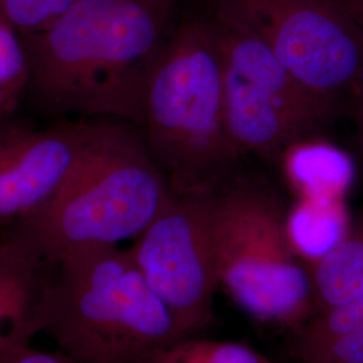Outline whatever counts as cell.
Segmentation results:
<instances>
[{"mask_svg":"<svg viewBox=\"0 0 363 363\" xmlns=\"http://www.w3.org/2000/svg\"><path fill=\"white\" fill-rule=\"evenodd\" d=\"M169 195L143 135L100 123L77 169L52 199L13 222L11 235L55 264L78 250L135 240Z\"/></svg>","mask_w":363,"mask_h":363,"instance_id":"2","label":"cell"},{"mask_svg":"<svg viewBox=\"0 0 363 363\" xmlns=\"http://www.w3.org/2000/svg\"><path fill=\"white\" fill-rule=\"evenodd\" d=\"M292 363H300V362H294V361H292Z\"/></svg>","mask_w":363,"mask_h":363,"instance_id":"21","label":"cell"},{"mask_svg":"<svg viewBox=\"0 0 363 363\" xmlns=\"http://www.w3.org/2000/svg\"><path fill=\"white\" fill-rule=\"evenodd\" d=\"M334 113L363 91V27L337 0H220Z\"/></svg>","mask_w":363,"mask_h":363,"instance_id":"6","label":"cell"},{"mask_svg":"<svg viewBox=\"0 0 363 363\" xmlns=\"http://www.w3.org/2000/svg\"><path fill=\"white\" fill-rule=\"evenodd\" d=\"M9 124V121L6 118H0V132L4 130V127Z\"/></svg>","mask_w":363,"mask_h":363,"instance_id":"20","label":"cell"},{"mask_svg":"<svg viewBox=\"0 0 363 363\" xmlns=\"http://www.w3.org/2000/svg\"><path fill=\"white\" fill-rule=\"evenodd\" d=\"M4 363H79L65 352L35 350L31 346L16 351Z\"/></svg>","mask_w":363,"mask_h":363,"instance_id":"16","label":"cell"},{"mask_svg":"<svg viewBox=\"0 0 363 363\" xmlns=\"http://www.w3.org/2000/svg\"><path fill=\"white\" fill-rule=\"evenodd\" d=\"M294 362L363 363V298L318 312L291 330Z\"/></svg>","mask_w":363,"mask_h":363,"instance_id":"10","label":"cell"},{"mask_svg":"<svg viewBox=\"0 0 363 363\" xmlns=\"http://www.w3.org/2000/svg\"><path fill=\"white\" fill-rule=\"evenodd\" d=\"M157 1H159L166 10H169V9L172 7V4H174L177 0H157Z\"/></svg>","mask_w":363,"mask_h":363,"instance_id":"19","label":"cell"},{"mask_svg":"<svg viewBox=\"0 0 363 363\" xmlns=\"http://www.w3.org/2000/svg\"><path fill=\"white\" fill-rule=\"evenodd\" d=\"M363 27V0H337Z\"/></svg>","mask_w":363,"mask_h":363,"instance_id":"17","label":"cell"},{"mask_svg":"<svg viewBox=\"0 0 363 363\" xmlns=\"http://www.w3.org/2000/svg\"><path fill=\"white\" fill-rule=\"evenodd\" d=\"M306 265L312 315L363 298V228L351 229L333 250Z\"/></svg>","mask_w":363,"mask_h":363,"instance_id":"11","label":"cell"},{"mask_svg":"<svg viewBox=\"0 0 363 363\" xmlns=\"http://www.w3.org/2000/svg\"><path fill=\"white\" fill-rule=\"evenodd\" d=\"M351 112L355 116V121H357V127H358V132H359V138H361V143L363 145V91L355 99V101L351 104Z\"/></svg>","mask_w":363,"mask_h":363,"instance_id":"18","label":"cell"},{"mask_svg":"<svg viewBox=\"0 0 363 363\" xmlns=\"http://www.w3.org/2000/svg\"><path fill=\"white\" fill-rule=\"evenodd\" d=\"M211 233L220 286L259 322L289 331L312 315L311 283L269 195L235 187L211 196Z\"/></svg>","mask_w":363,"mask_h":363,"instance_id":"5","label":"cell"},{"mask_svg":"<svg viewBox=\"0 0 363 363\" xmlns=\"http://www.w3.org/2000/svg\"><path fill=\"white\" fill-rule=\"evenodd\" d=\"M43 333L79 363H133L181 337L130 249L78 250L52 264Z\"/></svg>","mask_w":363,"mask_h":363,"instance_id":"3","label":"cell"},{"mask_svg":"<svg viewBox=\"0 0 363 363\" xmlns=\"http://www.w3.org/2000/svg\"><path fill=\"white\" fill-rule=\"evenodd\" d=\"M211 196L171 191L166 205L130 247L148 286L184 337H198L211 325L213 301L220 288Z\"/></svg>","mask_w":363,"mask_h":363,"instance_id":"7","label":"cell"},{"mask_svg":"<svg viewBox=\"0 0 363 363\" xmlns=\"http://www.w3.org/2000/svg\"><path fill=\"white\" fill-rule=\"evenodd\" d=\"M142 127L172 193H218L238 154L226 128L220 55L206 23H186L164 43L145 91Z\"/></svg>","mask_w":363,"mask_h":363,"instance_id":"4","label":"cell"},{"mask_svg":"<svg viewBox=\"0 0 363 363\" xmlns=\"http://www.w3.org/2000/svg\"><path fill=\"white\" fill-rule=\"evenodd\" d=\"M52 264L19 238L0 242V363L43 333Z\"/></svg>","mask_w":363,"mask_h":363,"instance_id":"9","label":"cell"},{"mask_svg":"<svg viewBox=\"0 0 363 363\" xmlns=\"http://www.w3.org/2000/svg\"><path fill=\"white\" fill-rule=\"evenodd\" d=\"M167 13L157 0H77L42 31L21 35L30 100L52 116L142 125Z\"/></svg>","mask_w":363,"mask_h":363,"instance_id":"1","label":"cell"},{"mask_svg":"<svg viewBox=\"0 0 363 363\" xmlns=\"http://www.w3.org/2000/svg\"><path fill=\"white\" fill-rule=\"evenodd\" d=\"M133 363L280 362L241 342L184 337L145 352Z\"/></svg>","mask_w":363,"mask_h":363,"instance_id":"13","label":"cell"},{"mask_svg":"<svg viewBox=\"0 0 363 363\" xmlns=\"http://www.w3.org/2000/svg\"><path fill=\"white\" fill-rule=\"evenodd\" d=\"M77 0H0V21L19 35L42 31Z\"/></svg>","mask_w":363,"mask_h":363,"instance_id":"15","label":"cell"},{"mask_svg":"<svg viewBox=\"0 0 363 363\" xmlns=\"http://www.w3.org/2000/svg\"><path fill=\"white\" fill-rule=\"evenodd\" d=\"M27 62L21 35L0 21V118H7L26 93Z\"/></svg>","mask_w":363,"mask_h":363,"instance_id":"14","label":"cell"},{"mask_svg":"<svg viewBox=\"0 0 363 363\" xmlns=\"http://www.w3.org/2000/svg\"><path fill=\"white\" fill-rule=\"evenodd\" d=\"M286 226L292 245L306 262L327 255L351 230L343 199L327 198H304Z\"/></svg>","mask_w":363,"mask_h":363,"instance_id":"12","label":"cell"},{"mask_svg":"<svg viewBox=\"0 0 363 363\" xmlns=\"http://www.w3.org/2000/svg\"><path fill=\"white\" fill-rule=\"evenodd\" d=\"M100 123L74 121L46 130L7 124L0 132V225L43 206L77 169Z\"/></svg>","mask_w":363,"mask_h":363,"instance_id":"8","label":"cell"}]
</instances>
